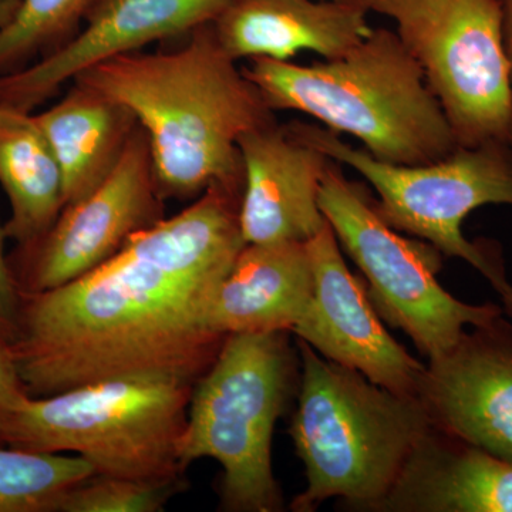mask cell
I'll list each match as a JSON object with an SVG mask.
<instances>
[{
  "label": "cell",
  "mask_w": 512,
  "mask_h": 512,
  "mask_svg": "<svg viewBox=\"0 0 512 512\" xmlns=\"http://www.w3.org/2000/svg\"><path fill=\"white\" fill-rule=\"evenodd\" d=\"M245 244L306 242L326 224L319 194L330 158L299 140L286 124L255 128L239 138Z\"/></svg>",
  "instance_id": "14"
},
{
  "label": "cell",
  "mask_w": 512,
  "mask_h": 512,
  "mask_svg": "<svg viewBox=\"0 0 512 512\" xmlns=\"http://www.w3.org/2000/svg\"><path fill=\"white\" fill-rule=\"evenodd\" d=\"M195 384L117 379L55 396H29L8 446L73 453L100 476L164 480L185 476L178 457Z\"/></svg>",
  "instance_id": "6"
},
{
  "label": "cell",
  "mask_w": 512,
  "mask_h": 512,
  "mask_svg": "<svg viewBox=\"0 0 512 512\" xmlns=\"http://www.w3.org/2000/svg\"><path fill=\"white\" fill-rule=\"evenodd\" d=\"M434 429L512 463V326L503 316L430 357L417 392Z\"/></svg>",
  "instance_id": "13"
},
{
  "label": "cell",
  "mask_w": 512,
  "mask_h": 512,
  "mask_svg": "<svg viewBox=\"0 0 512 512\" xmlns=\"http://www.w3.org/2000/svg\"><path fill=\"white\" fill-rule=\"evenodd\" d=\"M319 205L340 247L365 275L380 318L402 329L427 359L450 349L468 326L488 325L503 316L494 303L470 305L451 296L437 281L443 265L439 249L389 227L365 188L348 180L333 160Z\"/></svg>",
  "instance_id": "8"
},
{
  "label": "cell",
  "mask_w": 512,
  "mask_h": 512,
  "mask_svg": "<svg viewBox=\"0 0 512 512\" xmlns=\"http://www.w3.org/2000/svg\"><path fill=\"white\" fill-rule=\"evenodd\" d=\"M29 396L12 348L9 343L0 340V446H8L12 421Z\"/></svg>",
  "instance_id": "23"
},
{
  "label": "cell",
  "mask_w": 512,
  "mask_h": 512,
  "mask_svg": "<svg viewBox=\"0 0 512 512\" xmlns=\"http://www.w3.org/2000/svg\"><path fill=\"white\" fill-rule=\"evenodd\" d=\"M5 228L0 227V340L12 345L19 332L22 289L5 256Z\"/></svg>",
  "instance_id": "24"
},
{
  "label": "cell",
  "mask_w": 512,
  "mask_h": 512,
  "mask_svg": "<svg viewBox=\"0 0 512 512\" xmlns=\"http://www.w3.org/2000/svg\"><path fill=\"white\" fill-rule=\"evenodd\" d=\"M0 185L10 204L6 238L28 252L63 210V178L35 116L8 106H0Z\"/></svg>",
  "instance_id": "19"
},
{
  "label": "cell",
  "mask_w": 512,
  "mask_h": 512,
  "mask_svg": "<svg viewBox=\"0 0 512 512\" xmlns=\"http://www.w3.org/2000/svg\"><path fill=\"white\" fill-rule=\"evenodd\" d=\"M12 2L19 3V2H20V0H12Z\"/></svg>",
  "instance_id": "28"
},
{
  "label": "cell",
  "mask_w": 512,
  "mask_h": 512,
  "mask_svg": "<svg viewBox=\"0 0 512 512\" xmlns=\"http://www.w3.org/2000/svg\"><path fill=\"white\" fill-rule=\"evenodd\" d=\"M301 360L298 409L291 434L305 467L306 488L296 512H312L329 498L376 511L407 460L433 426L416 397L390 392L356 370L296 342Z\"/></svg>",
  "instance_id": "4"
},
{
  "label": "cell",
  "mask_w": 512,
  "mask_h": 512,
  "mask_svg": "<svg viewBox=\"0 0 512 512\" xmlns=\"http://www.w3.org/2000/svg\"><path fill=\"white\" fill-rule=\"evenodd\" d=\"M503 9V29L505 52H507L508 64H510L511 80V124H510V146L512 148V0H500Z\"/></svg>",
  "instance_id": "25"
},
{
  "label": "cell",
  "mask_w": 512,
  "mask_h": 512,
  "mask_svg": "<svg viewBox=\"0 0 512 512\" xmlns=\"http://www.w3.org/2000/svg\"><path fill=\"white\" fill-rule=\"evenodd\" d=\"M86 84L124 104L146 134L163 200H195L211 185H242L239 138L274 123L275 111L212 23L171 52L130 53L86 70Z\"/></svg>",
  "instance_id": "2"
},
{
  "label": "cell",
  "mask_w": 512,
  "mask_h": 512,
  "mask_svg": "<svg viewBox=\"0 0 512 512\" xmlns=\"http://www.w3.org/2000/svg\"><path fill=\"white\" fill-rule=\"evenodd\" d=\"M229 0H94L76 36L39 62L0 76V106L32 113L64 83L114 57L192 30L218 18Z\"/></svg>",
  "instance_id": "12"
},
{
  "label": "cell",
  "mask_w": 512,
  "mask_h": 512,
  "mask_svg": "<svg viewBox=\"0 0 512 512\" xmlns=\"http://www.w3.org/2000/svg\"><path fill=\"white\" fill-rule=\"evenodd\" d=\"M94 0H20L8 23L0 26V76L22 69L46 47L84 19Z\"/></svg>",
  "instance_id": "21"
},
{
  "label": "cell",
  "mask_w": 512,
  "mask_h": 512,
  "mask_svg": "<svg viewBox=\"0 0 512 512\" xmlns=\"http://www.w3.org/2000/svg\"><path fill=\"white\" fill-rule=\"evenodd\" d=\"M376 511L512 512V463L433 427Z\"/></svg>",
  "instance_id": "16"
},
{
  "label": "cell",
  "mask_w": 512,
  "mask_h": 512,
  "mask_svg": "<svg viewBox=\"0 0 512 512\" xmlns=\"http://www.w3.org/2000/svg\"><path fill=\"white\" fill-rule=\"evenodd\" d=\"M393 20L458 147L508 143L510 64L500 0H373Z\"/></svg>",
  "instance_id": "9"
},
{
  "label": "cell",
  "mask_w": 512,
  "mask_h": 512,
  "mask_svg": "<svg viewBox=\"0 0 512 512\" xmlns=\"http://www.w3.org/2000/svg\"><path fill=\"white\" fill-rule=\"evenodd\" d=\"M93 474L79 456L0 446V512H60L66 495Z\"/></svg>",
  "instance_id": "20"
},
{
  "label": "cell",
  "mask_w": 512,
  "mask_h": 512,
  "mask_svg": "<svg viewBox=\"0 0 512 512\" xmlns=\"http://www.w3.org/2000/svg\"><path fill=\"white\" fill-rule=\"evenodd\" d=\"M328 2L340 3V5L356 6V8L365 9L367 12L372 10L373 0H328Z\"/></svg>",
  "instance_id": "27"
},
{
  "label": "cell",
  "mask_w": 512,
  "mask_h": 512,
  "mask_svg": "<svg viewBox=\"0 0 512 512\" xmlns=\"http://www.w3.org/2000/svg\"><path fill=\"white\" fill-rule=\"evenodd\" d=\"M18 5L19 3L12 2V0H0V26L9 22L13 13L18 9Z\"/></svg>",
  "instance_id": "26"
},
{
  "label": "cell",
  "mask_w": 512,
  "mask_h": 512,
  "mask_svg": "<svg viewBox=\"0 0 512 512\" xmlns=\"http://www.w3.org/2000/svg\"><path fill=\"white\" fill-rule=\"evenodd\" d=\"M288 333L228 335L192 390L178 457L184 470L201 458L221 464L222 511L282 510L272 441L295 389Z\"/></svg>",
  "instance_id": "5"
},
{
  "label": "cell",
  "mask_w": 512,
  "mask_h": 512,
  "mask_svg": "<svg viewBox=\"0 0 512 512\" xmlns=\"http://www.w3.org/2000/svg\"><path fill=\"white\" fill-rule=\"evenodd\" d=\"M367 13L328 0H229L212 28L235 62L258 57L289 62L302 52L330 60L369 36Z\"/></svg>",
  "instance_id": "15"
},
{
  "label": "cell",
  "mask_w": 512,
  "mask_h": 512,
  "mask_svg": "<svg viewBox=\"0 0 512 512\" xmlns=\"http://www.w3.org/2000/svg\"><path fill=\"white\" fill-rule=\"evenodd\" d=\"M286 127L330 160L362 175L379 195L373 204L389 227L429 242L443 256L463 259L477 269L512 316V285L503 262L463 234V222L471 212L484 205H512L510 143L458 147L434 163L397 165L376 160L319 124L293 120Z\"/></svg>",
  "instance_id": "7"
},
{
  "label": "cell",
  "mask_w": 512,
  "mask_h": 512,
  "mask_svg": "<svg viewBox=\"0 0 512 512\" xmlns=\"http://www.w3.org/2000/svg\"><path fill=\"white\" fill-rule=\"evenodd\" d=\"M150 147L138 126L110 174L83 198L64 205L45 237L29 249L22 292L69 284L117 254L141 229L163 220Z\"/></svg>",
  "instance_id": "10"
},
{
  "label": "cell",
  "mask_w": 512,
  "mask_h": 512,
  "mask_svg": "<svg viewBox=\"0 0 512 512\" xmlns=\"http://www.w3.org/2000/svg\"><path fill=\"white\" fill-rule=\"evenodd\" d=\"M33 116L62 171L64 205L89 194L110 174L138 127L124 104L79 82Z\"/></svg>",
  "instance_id": "18"
},
{
  "label": "cell",
  "mask_w": 512,
  "mask_h": 512,
  "mask_svg": "<svg viewBox=\"0 0 512 512\" xmlns=\"http://www.w3.org/2000/svg\"><path fill=\"white\" fill-rule=\"evenodd\" d=\"M242 188L211 185L86 275L22 292L10 348L30 396L117 379L197 383L225 339L208 325L212 299L247 245Z\"/></svg>",
  "instance_id": "1"
},
{
  "label": "cell",
  "mask_w": 512,
  "mask_h": 512,
  "mask_svg": "<svg viewBox=\"0 0 512 512\" xmlns=\"http://www.w3.org/2000/svg\"><path fill=\"white\" fill-rule=\"evenodd\" d=\"M242 70L275 113L311 116L362 141L383 163L429 164L458 148L419 63L394 30L372 29L336 59L305 66L258 57Z\"/></svg>",
  "instance_id": "3"
},
{
  "label": "cell",
  "mask_w": 512,
  "mask_h": 512,
  "mask_svg": "<svg viewBox=\"0 0 512 512\" xmlns=\"http://www.w3.org/2000/svg\"><path fill=\"white\" fill-rule=\"evenodd\" d=\"M313 272L311 302L292 333L320 356L370 382L416 397L426 365L384 328L365 282L350 272L329 222L306 242Z\"/></svg>",
  "instance_id": "11"
},
{
  "label": "cell",
  "mask_w": 512,
  "mask_h": 512,
  "mask_svg": "<svg viewBox=\"0 0 512 512\" xmlns=\"http://www.w3.org/2000/svg\"><path fill=\"white\" fill-rule=\"evenodd\" d=\"M187 488L185 476L133 480L93 474L66 495L60 512H160Z\"/></svg>",
  "instance_id": "22"
},
{
  "label": "cell",
  "mask_w": 512,
  "mask_h": 512,
  "mask_svg": "<svg viewBox=\"0 0 512 512\" xmlns=\"http://www.w3.org/2000/svg\"><path fill=\"white\" fill-rule=\"evenodd\" d=\"M312 292L306 244H247L215 292L208 325L222 338L234 333H292Z\"/></svg>",
  "instance_id": "17"
}]
</instances>
